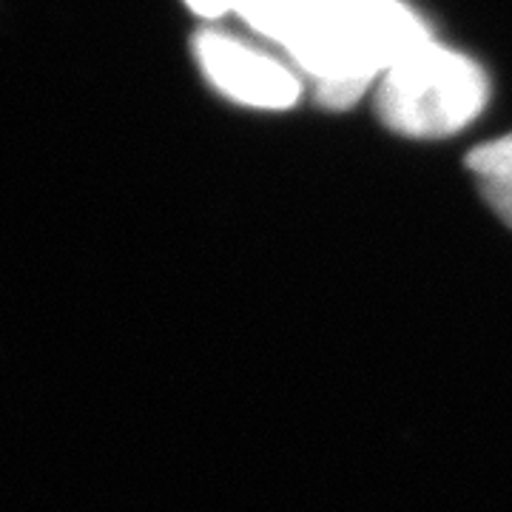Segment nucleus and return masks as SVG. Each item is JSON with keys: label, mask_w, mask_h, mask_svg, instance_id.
<instances>
[{"label": "nucleus", "mask_w": 512, "mask_h": 512, "mask_svg": "<svg viewBox=\"0 0 512 512\" xmlns=\"http://www.w3.org/2000/svg\"><path fill=\"white\" fill-rule=\"evenodd\" d=\"M427 37L404 0H302L279 46L311 77L322 106L348 109Z\"/></svg>", "instance_id": "1"}, {"label": "nucleus", "mask_w": 512, "mask_h": 512, "mask_svg": "<svg viewBox=\"0 0 512 512\" xmlns=\"http://www.w3.org/2000/svg\"><path fill=\"white\" fill-rule=\"evenodd\" d=\"M490 83L473 57L433 37L390 66L376 86V111L410 140H441L470 126L487 106Z\"/></svg>", "instance_id": "2"}, {"label": "nucleus", "mask_w": 512, "mask_h": 512, "mask_svg": "<svg viewBox=\"0 0 512 512\" xmlns=\"http://www.w3.org/2000/svg\"><path fill=\"white\" fill-rule=\"evenodd\" d=\"M194 52L205 80L239 106L282 111L296 106L302 94L299 74L254 43L222 32H200Z\"/></svg>", "instance_id": "3"}, {"label": "nucleus", "mask_w": 512, "mask_h": 512, "mask_svg": "<svg viewBox=\"0 0 512 512\" xmlns=\"http://www.w3.org/2000/svg\"><path fill=\"white\" fill-rule=\"evenodd\" d=\"M467 168L495 217L512 228V134L478 146L467 157Z\"/></svg>", "instance_id": "4"}, {"label": "nucleus", "mask_w": 512, "mask_h": 512, "mask_svg": "<svg viewBox=\"0 0 512 512\" xmlns=\"http://www.w3.org/2000/svg\"><path fill=\"white\" fill-rule=\"evenodd\" d=\"M302 0H185L191 12L202 18H225V15H239L248 29L256 35L268 37L279 46L291 26L293 15Z\"/></svg>", "instance_id": "5"}]
</instances>
